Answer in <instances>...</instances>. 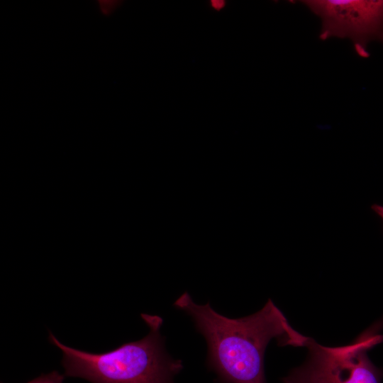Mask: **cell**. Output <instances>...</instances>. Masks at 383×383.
I'll return each instance as SVG.
<instances>
[{"label":"cell","instance_id":"cell-8","mask_svg":"<svg viewBox=\"0 0 383 383\" xmlns=\"http://www.w3.org/2000/svg\"><path fill=\"white\" fill-rule=\"evenodd\" d=\"M374 210L377 213L382 216L383 218V207L382 206H376Z\"/></svg>","mask_w":383,"mask_h":383},{"label":"cell","instance_id":"cell-7","mask_svg":"<svg viewBox=\"0 0 383 383\" xmlns=\"http://www.w3.org/2000/svg\"><path fill=\"white\" fill-rule=\"evenodd\" d=\"M211 7L216 11H220L226 6V1L222 0H212L211 1Z\"/></svg>","mask_w":383,"mask_h":383},{"label":"cell","instance_id":"cell-2","mask_svg":"<svg viewBox=\"0 0 383 383\" xmlns=\"http://www.w3.org/2000/svg\"><path fill=\"white\" fill-rule=\"evenodd\" d=\"M141 316L149 327L148 335L105 353H90L68 347L50 332V342L62 351L65 376L91 383H174L183 365L165 350L160 333L162 318L146 313Z\"/></svg>","mask_w":383,"mask_h":383},{"label":"cell","instance_id":"cell-3","mask_svg":"<svg viewBox=\"0 0 383 383\" xmlns=\"http://www.w3.org/2000/svg\"><path fill=\"white\" fill-rule=\"evenodd\" d=\"M382 343L377 329L371 328L352 343L327 347L309 338L306 361L282 378L283 383H381L383 371L367 352Z\"/></svg>","mask_w":383,"mask_h":383},{"label":"cell","instance_id":"cell-6","mask_svg":"<svg viewBox=\"0 0 383 383\" xmlns=\"http://www.w3.org/2000/svg\"><path fill=\"white\" fill-rule=\"evenodd\" d=\"M99 4L103 14L109 15L115 10L118 3L116 1H100Z\"/></svg>","mask_w":383,"mask_h":383},{"label":"cell","instance_id":"cell-5","mask_svg":"<svg viewBox=\"0 0 383 383\" xmlns=\"http://www.w3.org/2000/svg\"><path fill=\"white\" fill-rule=\"evenodd\" d=\"M64 378L65 374H60L57 371H52L48 374H42L28 383H63Z\"/></svg>","mask_w":383,"mask_h":383},{"label":"cell","instance_id":"cell-4","mask_svg":"<svg viewBox=\"0 0 383 383\" xmlns=\"http://www.w3.org/2000/svg\"><path fill=\"white\" fill-rule=\"evenodd\" d=\"M321 21V40L348 38L360 57L370 56L372 41L383 43V0H304L300 1Z\"/></svg>","mask_w":383,"mask_h":383},{"label":"cell","instance_id":"cell-9","mask_svg":"<svg viewBox=\"0 0 383 383\" xmlns=\"http://www.w3.org/2000/svg\"><path fill=\"white\" fill-rule=\"evenodd\" d=\"M382 341L383 342V335H382Z\"/></svg>","mask_w":383,"mask_h":383},{"label":"cell","instance_id":"cell-1","mask_svg":"<svg viewBox=\"0 0 383 383\" xmlns=\"http://www.w3.org/2000/svg\"><path fill=\"white\" fill-rule=\"evenodd\" d=\"M187 313L206 340V362L220 383H266L264 357L269 342L305 347L309 337L294 330L271 299L257 312L241 318L225 316L208 302L195 303L183 293L174 303Z\"/></svg>","mask_w":383,"mask_h":383}]
</instances>
